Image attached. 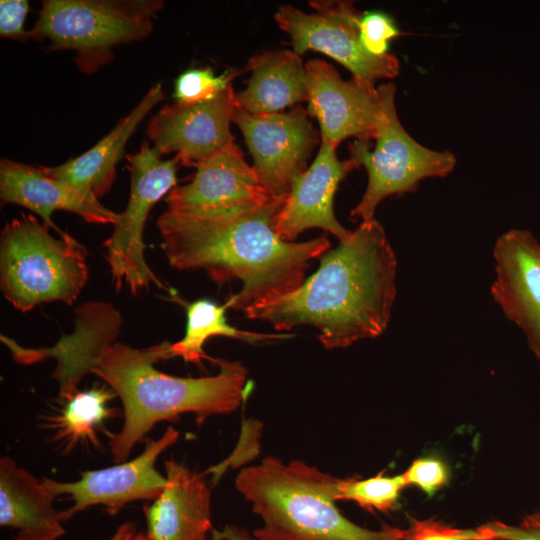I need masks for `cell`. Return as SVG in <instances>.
<instances>
[{"mask_svg":"<svg viewBox=\"0 0 540 540\" xmlns=\"http://www.w3.org/2000/svg\"><path fill=\"white\" fill-rule=\"evenodd\" d=\"M377 92L375 147L370 151L369 142L355 140L349 149V159L357 168L364 166L368 174L366 190L350 213L353 220L362 222L374 218L377 206L386 197L413 192L423 179L445 177L456 165L454 154L421 145L403 128L396 112L393 83L378 86Z\"/></svg>","mask_w":540,"mask_h":540,"instance_id":"7","label":"cell"},{"mask_svg":"<svg viewBox=\"0 0 540 540\" xmlns=\"http://www.w3.org/2000/svg\"><path fill=\"white\" fill-rule=\"evenodd\" d=\"M29 12V2L26 0L0 1V36L5 39L26 41L31 38L30 30L24 27Z\"/></svg>","mask_w":540,"mask_h":540,"instance_id":"30","label":"cell"},{"mask_svg":"<svg viewBox=\"0 0 540 540\" xmlns=\"http://www.w3.org/2000/svg\"><path fill=\"white\" fill-rule=\"evenodd\" d=\"M404 540H492L489 531L480 526L476 529H459L433 519L412 520L405 529Z\"/></svg>","mask_w":540,"mask_h":540,"instance_id":"28","label":"cell"},{"mask_svg":"<svg viewBox=\"0 0 540 540\" xmlns=\"http://www.w3.org/2000/svg\"><path fill=\"white\" fill-rule=\"evenodd\" d=\"M227 309L226 304L217 305L206 299L188 304L185 335L181 340L172 343L173 358L181 357L185 362L199 366L202 365V360L216 364L217 359L209 357L203 350L205 342L213 336L232 337L250 343L292 337L288 334H260L234 328L226 322Z\"/></svg>","mask_w":540,"mask_h":540,"instance_id":"24","label":"cell"},{"mask_svg":"<svg viewBox=\"0 0 540 540\" xmlns=\"http://www.w3.org/2000/svg\"><path fill=\"white\" fill-rule=\"evenodd\" d=\"M164 98L160 83L151 87L140 102L92 148L67 162L42 169L85 195L99 199L111 188L116 166L127 142L148 113Z\"/></svg>","mask_w":540,"mask_h":540,"instance_id":"20","label":"cell"},{"mask_svg":"<svg viewBox=\"0 0 540 540\" xmlns=\"http://www.w3.org/2000/svg\"><path fill=\"white\" fill-rule=\"evenodd\" d=\"M237 74L227 70L216 75L209 67L186 70L175 80L173 97L178 104L210 100L228 88Z\"/></svg>","mask_w":540,"mask_h":540,"instance_id":"26","label":"cell"},{"mask_svg":"<svg viewBox=\"0 0 540 540\" xmlns=\"http://www.w3.org/2000/svg\"><path fill=\"white\" fill-rule=\"evenodd\" d=\"M156 147L143 142L140 150L127 156L130 194L126 208L119 213L114 229L104 242L105 258L117 290L127 287L132 294L161 285L144 257L143 232L153 206L174 187L181 165L177 157L161 158Z\"/></svg>","mask_w":540,"mask_h":540,"instance_id":"8","label":"cell"},{"mask_svg":"<svg viewBox=\"0 0 540 540\" xmlns=\"http://www.w3.org/2000/svg\"><path fill=\"white\" fill-rule=\"evenodd\" d=\"M121 324L122 317L112 304L91 301L77 308L74 332L63 336L52 347L24 348L3 335L1 341L9 348L13 359L21 364L54 358L57 364L51 377L59 385L62 402L79 391L80 381L91 372L100 352L115 342Z\"/></svg>","mask_w":540,"mask_h":540,"instance_id":"15","label":"cell"},{"mask_svg":"<svg viewBox=\"0 0 540 540\" xmlns=\"http://www.w3.org/2000/svg\"><path fill=\"white\" fill-rule=\"evenodd\" d=\"M87 255L69 233L54 237L47 225L22 214L1 232V292L21 312L56 301L72 305L88 281Z\"/></svg>","mask_w":540,"mask_h":540,"instance_id":"5","label":"cell"},{"mask_svg":"<svg viewBox=\"0 0 540 540\" xmlns=\"http://www.w3.org/2000/svg\"><path fill=\"white\" fill-rule=\"evenodd\" d=\"M195 168L188 184L167 194L169 211L216 216L254 209L275 199L235 142Z\"/></svg>","mask_w":540,"mask_h":540,"instance_id":"12","label":"cell"},{"mask_svg":"<svg viewBox=\"0 0 540 540\" xmlns=\"http://www.w3.org/2000/svg\"><path fill=\"white\" fill-rule=\"evenodd\" d=\"M232 122L244 137L264 187L274 198H285L319 143L307 110L297 105L287 112L256 115L236 103Z\"/></svg>","mask_w":540,"mask_h":540,"instance_id":"10","label":"cell"},{"mask_svg":"<svg viewBox=\"0 0 540 540\" xmlns=\"http://www.w3.org/2000/svg\"><path fill=\"white\" fill-rule=\"evenodd\" d=\"M339 478L303 461L283 463L274 456L242 469L237 491L262 519L258 540H404L406 531L385 525L358 526L336 507Z\"/></svg>","mask_w":540,"mask_h":540,"instance_id":"4","label":"cell"},{"mask_svg":"<svg viewBox=\"0 0 540 540\" xmlns=\"http://www.w3.org/2000/svg\"><path fill=\"white\" fill-rule=\"evenodd\" d=\"M407 485H415L432 496L449 481V470L445 462L434 456L416 459L402 474Z\"/></svg>","mask_w":540,"mask_h":540,"instance_id":"29","label":"cell"},{"mask_svg":"<svg viewBox=\"0 0 540 540\" xmlns=\"http://www.w3.org/2000/svg\"><path fill=\"white\" fill-rule=\"evenodd\" d=\"M0 197L4 204L23 206L36 213L45 225L59 234L64 232L51 218L56 210L72 212L86 222L96 224H114L119 215L104 207L99 199L49 176L41 166L6 158L0 161Z\"/></svg>","mask_w":540,"mask_h":540,"instance_id":"18","label":"cell"},{"mask_svg":"<svg viewBox=\"0 0 540 540\" xmlns=\"http://www.w3.org/2000/svg\"><path fill=\"white\" fill-rule=\"evenodd\" d=\"M166 486L143 506L148 540H206L212 531L210 490L202 474L174 459L164 462Z\"/></svg>","mask_w":540,"mask_h":540,"instance_id":"19","label":"cell"},{"mask_svg":"<svg viewBox=\"0 0 540 540\" xmlns=\"http://www.w3.org/2000/svg\"><path fill=\"white\" fill-rule=\"evenodd\" d=\"M109 540H148L147 534L137 529L131 521L120 524Z\"/></svg>","mask_w":540,"mask_h":540,"instance_id":"32","label":"cell"},{"mask_svg":"<svg viewBox=\"0 0 540 540\" xmlns=\"http://www.w3.org/2000/svg\"><path fill=\"white\" fill-rule=\"evenodd\" d=\"M308 85V115L316 117L321 140L337 148L345 139L369 142L375 139L379 96L375 86L352 77L343 80L320 59L305 64Z\"/></svg>","mask_w":540,"mask_h":540,"instance_id":"14","label":"cell"},{"mask_svg":"<svg viewBox=\"0 0 540 540\" xmlns=\"http://www.w3.org/2000/svg\"><path fill=\"white\" fill-rule=\"evenodd\" d=\"M314 13L285 4L275 21L291 38L300 56L308 50L323 53L348 69L353 78L370 86L399 74L398 58L388 53L374 56L363 47L359 34L360 13L349 1H310Z\"/></svg>","mask_w":540,"mask_h":540,"instance_id":"9","label":"cell"},{"mask_svg":"<svg viewBox=\"0 0 540 540\" xmlns=\"http://www.w3.org/2000/svg\"><path fill=\"white\" fill-rule=\"evenodd\" d=\"M492 540H540V511L527 515L517 526L501 522L483 525Z\"/></svg>","mask_w":540,"mask_h":540,"instance_id":"31","label":"cell"},{"mask_svg":"<svg viewBox=\"0 0 540 540\" xmlns=\"http://www.w3.org/2000/svg\"><path fill=\"white\" fill-rule=\"evenodd\" d=\"M178 437V431L169 426L160 438H146L143 452L133 460L107 468L81 471L80 478L74 482L42 478L43 484L55 497L67 495L72 502L70 507L60 511L61 521H68L91 506L102 505L106 513L113 516L133 501L157 499L167 481L158 472L155 463Z\"/></svg>","mask_w":540,"mask_h":540,"instance_id":"11","label":"cell"},{"mask_svg":"<svg viewBox=\"0 0 540 540\" xmlns=\"http://www.w3.org/2000/svg\"><path fill=\"white\" fill-rule=\"evenodd\" d=\"M284 200L216 216L167 210L157 220L161 248L175 269L204 270L219 284L241 280L242 289L225 302L228 309L269 302L297 289L310 261L330 249L325 236L287 242L277 235L274 219Z\"/></svg>","mask_w":540,"mask_h":540,"instance_id":"1","label":"cell"},{"mask_svg":"<svg viewBox=\"0 0 540 540\" xmlns=\"http://www.w3.org/2000/svg\"><path fill=\"white\" fill-rule=\"evenodd\" d=\"M161 0H45L30 30L51 51L76 53L78 68L91 74L113 58V48L146 38Z\"/></svg>","mask_w":540,"mask_h":540,"instance_id":"6","label":"cell"},{"mask_svg":"<svg viewBox=\"0 0 540 540\" xmlns=\"http://www.w3.org/2000/svg\"><path fill=\"white\" fill-rule=\"evenodd\" d=\"M336 148L321 141L318 154L307 170L292 182L274 219V229L284 241L295 242L307 229L320 228L345 241L347 230L334 214V196L338 185L357 166L351 159L340 161Z\"/></svg>","mask_w":540,"mask_h":540,"instance_id":"17","label":"cell"},{"mask_svg":"<svg viewBox=\"0 0 540 540\" xmlns=\"http://www.w3.org/2000/svg\"><path fill=\"white\" fill-rule=\"evenodd\" d=\"M247 87L236 94L239 107L251 114H271L308 100L307 73L299 54L266 51L249 59Z\"/></svg>","mask_w":540,"mask_h":540,"instance_id":"22","label":"cell"},{"mask_svg":"<svg viewBox=\"0 0 540 540\" xmlns=\"http://www.w3.org/2000/svg\"><path fill=\"white\" fill-rule=\"evenodd\" d=\"M493 257L491 295L540 360V242L528 230L511 229L496 240Z\"/></svg>","mask_w":540,"mask_h":540,"instance_id":"16","label":"cell"},{"mask_svg":"<svg viewBox=\"0 0 540 540\" xmlns=\"http://www.w3.org/2000/svg\"><path fill=\"white\" fill-rule=\"evenodd\" d=\"M213 537L215 540H251L244 530L227 526L223 531L212 529Z\"/></svg>","mask_w":540,"mask_h":540,"instance_id":"33","label":"cell"},{"mask_svg":"<svg viewBox=\"0 0 540 540\" xmlns=\"http://www.w3.org/2000/svg\"><path fill=\"white\" fill-rule=\"evenodd\" d=\"M114 397L116 393L105 385L77 391L62 401L63 406L57 413L43 418L44 427L53 431L51 441L61 448L62 454L71 452L79 444L102 448L98 433L110 436L104 422L119 414V410L109 406Z\"/></svg>","mask_w":540,"mask_h":540,"instance_id":"23","label":"cell"},{"mask_svg":"<svg viewBox=\"0 0 540 540\" xmlns=\"http://www.w3.org/2000/svg\"><path fill=\"white\" fill-rule=\"evenodd\" d=\"M406 486L403 475L376 476L363 479H339L336 501L351 500L369 511L386 512L396 507L401 490Z\"/></svg>","mask_w":540,"mask_h":540,"instance_id":"25","label":"cell"},{"mask_svg":"<svg viewBox=\"0 0 540 540\" xmlns=\"http://www.w3.org/2000/svg\"><path fill=\"white\" fill-rule=\"evenodd\" d=\"M360 40L365 50L374 56L388 54L389 43L401 32L394 20L380 11L362 13L359 21Z\"/></svg>","mask_w":540,"mask_h":540,"instance_id":"27","label":"cell"},{"mask_svg":"<svg viewBox=\"0 0 540 540\" xmlns=\"http://www.w3.org/2000/svg\"><path fill=\"white\" fill-rule=\"evenodd\" d=\"M236 106L232 85L194 104L165 105L151 118L147 135L160 153H175L181 165L196 167L234 143L230 123Z\"/></svg>","mask_w":540,"mask_h":540,"instance_id":"13","label":"cell"},{"mask_svg":"<svg viewBox=\"0 0 540 540\" xmlns=\"http://www.w3.org/2000/svg\"><path fill=\"white\" fill-rule=\"evenodd\" d=\"M171 345L163 341L139 349L115 341L103 348L91 369L123 405V426L109 436L115 463L126 461L157 423L193 413L200 424L211 415L234 412L249 392L247 370L236 361L218 359L219 373L208 377H177L159 371L154 364L173 358Z\"/></svg>","mask_w":540,"mask_h":540,"instance_id":"3","label":"cell"},{"mask_svg":"<svg viewBox=\"0 0 540 540\" xmlns=\"http://www.w3.org/2000/svg\"><path fill=\"white\" fill-rule=\"evenodd\" d=\"M397 259L374 218L321 256L318 270L294 291L245 310L276 330L318 329L326 349L346 348L381 335L396 297Z\"/></svg>","mask_w":540,"mask_h":540,"instance_id":"2","label":"cell"},{"mask_svg":"<svg viewBox=\"0 0 540 540\" xmlns=\"http://www.w3.org/2000/svg\"><path fill=\"white\" fill-rule=\"evenodd\" d=\"M55 498L11 457L0 458V525L16 531L14 540H57L65 534Z\"/></svg>","mask_w":540,"mask_h":540,"instance_id":"21","label":"cell"}]
</instances>
